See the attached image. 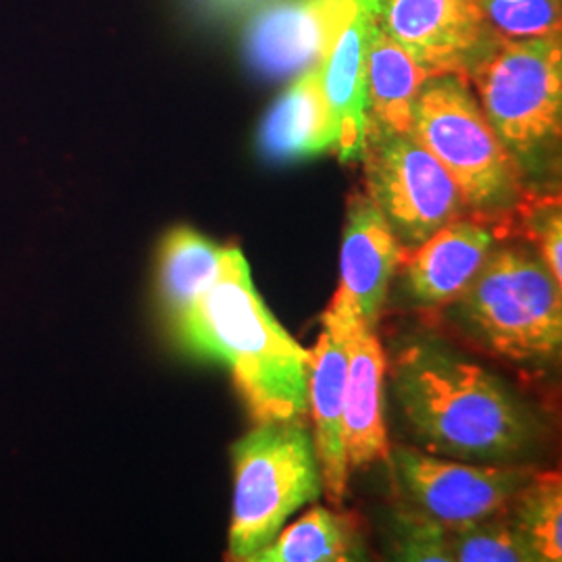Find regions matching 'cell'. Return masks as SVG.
<instances>
[{"instance_id":"4fadbf2b","label":"cell","mask_w":562,"mask_h":562,"mask_svg":"<svg viewBox=\"0 0 562 562\" xmlns=\"http://www.w3.org/2000/svg\"><path fill=\"white\" fill-rule=\"evenodd\" d=\"M359 322L331 308L323 313V331L315 344L311 380H308V413L315 422V457L322 473L323 492L334 506L344 503L348 487V454L344 425V390L348 367V336Z\"/></svg>"},{"instance_id":"603a6c76","label":"cell","mask_w":562,"mask_h":562,"mask_svg":"<svg viewBox=\"0 0 562 562\" xmlns=\"http://www.w3.org/2000/svg\"><path fill=\"white\" fill-rule=\"evenodd\" d=\"M398 554L404 561H450L443 540V525L417 513L404 515Z\"/></svg>"},{"instance_id":"7402d4cb","label":"cell","mask_w":562,"mask_h":562,"mask_svg":"<svg viewBox=\"0 0 562 562\" xmlns=\"http://www.w3.org/2000/svg\"><path fill=\"white\" fill-rule=\"evenodd\" d=\"M494 32L508 38H542L561 32V0H477Z\"/></svg>"},{"instance_id":"277c9868","label":"cell","mask_w":562,"mask_h":562,"mask_svg":"<svg viewBox=\"0 0 562 562\" xmlns=\"http://www.w3.org/2000/svg\"><path fill=\"white\" fill-rule=\"evenodd\" d=\"M229 559H250L273 542L301 506L323 492L315 446L302 419L259 423L234 446Z\"/></svg>"},{"instance_id":"ffe728a7","label":"cell","mask_w":562,"mask_h":562,"mask_svg":"<svg viewBox=\"0 0 562 562\" xmlns=\"http://www.w3.org/2000/svg\"><path fill=\"white\" fill-rule=\"evenodd\" d=\"M504 515L531 548L538 562L561 561V473H533L506 506Z\"/></svg>"},{"instance_id":"ba28073f","label":"cell","mask_w":562,"mask_h":562,"mask_svg":"<svg viewBox=\"0 0 562 562\" xmlns=\"http://www.w3.org/2000/svg\"><path fill=\"white\" fill-rule=\"evenodd\" d=\"M394 467L404 494L423 517L443 527H462L504 513L531 469L477 467L398 446Z\"/></svg>"},{"instance_id":"5bb4252c","label":"cell","mask_w":562,"mask_h":562,"mask_svg":"<svg viewBox=\"0 0 562 562\" xmlns=\"http://www.w3.org/2000/svg\"><path fill=\"white\" fill-rule=\"evenodd\" d=\"M375 0H355L323 57L322 83L341 161L361 159L367 134V42Z\"/></svg>"},{"instance_id":"8fae6325","label":"cell","mask_w":562,"mask_h":562,"mask_svg":"<svg viewBox=\"0 0 562 562\" xmlns=\"http://www.w3.org/2000/svg\"><path fill=\"white\" fill-rule=\"evenodd\" d=\"M355 0H280L265 4L246 30V55L267 78L319 67Z\"/></svg>"},{"instance_id":"30bf717a","label":"cell","mask_w":562,"mask_h":562,"mask_svg":"<svg viewBox=\"0 0 562 562\" xmlns=\"http://www.w3.org/2000/svg\"><path fill=\"white\" fill-rule=\"evenodd\" d=\"M513 211L504 215H475L446 223L429 240L402 252L406 292L422 304L457 302L475 281L508 232Z\"/></svg>"},{"instance_id":"9c48e42d","label":"cell","mask_w":562,"mask_h":562,"mask_svg":"<svg viewBox=\"0 0 562 562\" xmlns=\"http://www.w3.org/2000/svg\"><path fill=\"white\" fill-rule=\"evenodd\" d=\"M383 30L431 76L459 74L494 36L477 0H375Z\"/></svg>"},{"instance_id":"44dd1931","label":"cell","mask_w":562,"mask_h":562,"mask_svg":"<svg viewBox=\"0 0 562 562\" xmlns=\"http://www.w3.org/2000/svg\"><path fill=\"white\" fill-rule=\"evenodd\" d=\"M448 559L459 562H536V554L504 513L490 519L443 527Z\"/></svg>"},{"instance_id":"2e32d148","label":"cell","mask_w":562,"mask_h":562,"mask_svg":"<svg viewBox=\"0 0 562 562\" xmlns=\"http://www.w3.org/2000/svg\"><path fill=\"white\" fill-rule=\"evenodd\" d=\"M227 246H220L192 227H173L162 236L155 261V296L162 322L173 336L206 288L222 271Z\"/></svg>"},{"instance_id":"8992f818","label":"cell","mask_w":562,"mask_h":562,"mask_svg":"<svg viewBox=\"0 0 562 562\" xmlns=\"http://www.w3.org/2000/svg\"><path fill=\"white\" fill-rule=\"evenodd\" d=\"M562 288L542 259L496 248L462 294V317L504 359L550 361L562 341Z\"/></svg>"},{"instance_id":"6da1fadb","label":"cell","mask_w":562,"mask_h":562,"mask_svg":"<svg viewBox=\"0 0 562 562\" xmlns=\"http://www.w3.org/2000/svg\"><path fill=\"white\" fill-rule=\"evenodd\" d=\"M171 338L194 357L225 362L255 422L308 415L313 352L267 311L240 248L227 246L220 276Z\"/></svg>"},{"instance_id":"9a60e30c","label":"cell","mask_w":562,"mask_h":562,"mask_svg":"<svg viewBox=\"0 0 562 562\" xmlns=\"http://www.w3.org/2000/svg\"><path fill=\"white\" fill-rule=\"evenodd\" d=\"M385 352L375 331L361 322L348 336V367L344 390L346 454L352 469L387 459V434L383 423Z\"/></svg>"},{"instance_id":"52a82bcc","label":"cell","mask_w":562,"mask_h":562,"mask_svg":"<svg viewBox=\"0 0 562 562\" xmlns=\"http://www.w3.org/2000/svg\"><path fill=\"white\" fill-rule=\"evenodd\" d=\"M361 159L367 196L380 209L402 252L464 215L457 183L413 132L367 125Z\"/></svg>"},{"instance_id":"e0dca14e","label":"cell","mask_w":562,"mask_h":562,"mask_svg":"<svg viewBox=\"0 0 562 562\" xmlns=\"http://www.w3.org/2000/svg\"><path fill=\"white\" fill-rule=\"evenodd\" d=\"M431 74L404 46L394 41L373 15L367 42V125L411 132L413 104Z\"/></svg>"},{"instance_id":"d6986e66","label":"cell","mask_w":562,"mask_h":562,"mask_svg":"<svg viewBox=\"0 0 562 562\" xmlns=\"http://www.w3.org/2000/svg\"><path fill=\"white\" fill-rule=\"evenodd\" d=\"M361 550V531L355 515L313 506L250 562H344L357 559Z\"/></svg>"},{"instance_id":"3957f363","label":"cell","mask_w":562,"mask_h":562,"mask_svg":"<svg viewBox=\"0 0 562 562\" xmlns=\"http://www.w3.org/2000/svg\"><path fill=\"white\" fill-rule=\"evenodd\" d=\"M411 132L442 162L467 211L504 215L522 201L521 165L494 132L467 78L440 74L425 80Z\"/></svg>"},{"instance_id":"5b68a950","label":"cell","mask_w":562,"mask_h":562,"mask_svg":"<svg viewBox=\"0 0 562 562\" xmlns=\"http://www.w3.org/2000/svg\"><path fill=\"white\" fill-rule=\"evenodd\" d=\"M464 78L475 86L485 117L519 165L561 138L559 36L508 38L494 32Z\"/></svg>"},{"instance_id":"7a4b0ae2","label":"cell","mask_w":562,"mask_h":562,"mask_svg":"<svg viewBox=\"0 0 562 562\" xmlns=\"http://www.w3.org/2000/svg\"><path fill=\"white\" fill-rule=\"evenodd\" d=\"M402 413L425 450L461 461H501L531 440L519 402L475 362L413 344L394 362Z\"/></svg>"},{"instance_id":"ac0fdd59","label":"cell","mask_w":562,"mask_h":562,"mask_svg":"<svg viewBox=\"0 0 562 562\" xmlns=\"http://www.w3.org/2000/svg\"><path fill=\"white\" fill-rule=\"evenodd\" d=\"M334 142L322 69L313 67L301 74L269 111L261 127L262 153L273 161H296L334 148Z\"/></svg>"},{"instance_id":"7c38bea8","label":"cell","mask_w":562,"mask_h":562,"mask_svg":"<svg viewBox=\"0 0 562 562\" xmlns=\"http://www.w3.org/2000/svg\"><path fill=\"white\" fill-rule=\"evenodd\" d=\"M401 259L402 246L380 209L367 194H355L344 227L340 285L327 308L375 329Z\"/></svg>"},{"instance_id":"cb8c5ba5","label":"cell","mask_w":562,"mask_h":562,"mask_svg":"<svg viewBox=\"0 0 562 562\" xmlns=\"http://www.w3.org/2000/svg\"><path fill=\"white\" fill-rule=\"evenodd\" d=\"M202 7L209 9V11H215V13H232V11H238L244 7H250L259 0H201Z\"/></svg>"}]
</instances>
